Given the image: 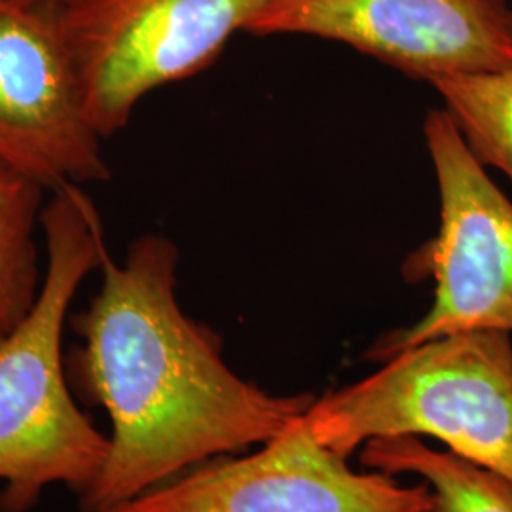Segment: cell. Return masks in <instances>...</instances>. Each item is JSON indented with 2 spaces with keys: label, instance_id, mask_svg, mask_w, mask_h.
I'll return each instance as SVG.
<instances>
[{
  "label": "cell",
  "instance_id": "obj_1",
  "mask_svg": "<svg viewBox=\"0 0 512 512\" xmlns=\"http://www.w3.org/2000/svg\"><path fill=\"white\" fill-rule=\"evenodd\" d=\"M179 251L148 234L124 262L109 249L101 287L69 319L80 344L65 357L78 399L109 414V456L80 512H103L209 459L262 446L300 420L315 395H274L239 378L220 338L179 306Z\"/></svg>",
  "mask_w": 512,
  "mask_h": 512
},
{
  "label": "cell",
  "instance_id": "obj_2",
  "mask_svg": "<svg viewBox=\"0 0 512 512\" xmlns=\"http://www.w3.org/2000/svg\"><path fill=\"white\" fill-rule=\"evenodd\" d=\"M46 266L37 302L0 338V512H29L50 486L76 497L101 473L109 437L74 401L61 353L69 308L107 251L103 220L80 186L42 207Z\"/></svg>",
  "mask_w": 512,
  "mask_h": 512
},
{
  "label": "cell",
  "instance_id": "obj_3",
  "mask_svg": "<svg viewBox=\"0 0 512 512\" xmlns=\"http://www.w3.org/2000/svg\"><path fill=\"white\" fill-rule=\"evenodd\" d=\"M384 363L315 399L302 420L317 442L349 459L368 440L423 435L512 478L511 334H446Z\"/></svg>",
  "mask_w": 512,
  "mask_h": 512
},
{
  "label": "cell",
  "instance_id": "obj_4",
  "mask_svg": "<svg viewBox=\"0 0 512 512\" xmlns=\"http://www.w3.org/2000/svg\"><path fill=\"white\" fill-rule=\"evenodd\" d=\"M270 0H54L84 109L105 139L148 92L198 74Z\"/></svg>",
  "mask_w": 512,
  "mask_h": 512
},
{
  "label": "cell",
  "instance_id": "obj_5",
  "mask_svg": "<svg viewBox=\"0 0 512 512\" xmlns=\"http://www.w3.org/2000/svg\"><path fill=\"white\" fill-rule=\"evenodd\" d=\"M425 139L435 165L440 226L404 264L410 281L433 277L435 300L410 329L387 334V361L433 338L467 330L512 332V203L486 175L446 110H431Z\"/></svg>",
  "mask_w": 512,
  "mask_h": 512
},
{
  "label": "cell",
  "instance_id": "obj_6",
  "mask_svg": "<svg viewBox=\"0 0 512 512\" xmlns=\"http://www.w3.org/2000/svg\"><path fill=\"white\" fill-rule=\"evenodd\" d=\"M302 418L258 452L209 459L103 512H435L425 482L353 471Z\"/></svg>",
  "mask_w": 512,
  "mask_h": 512
},
{
  "label": "cell",
  "instance_id": "obj_7",
  "mask_svg": "<svg viewBox=\"0 0 512 512\" xmlns=\"http://www.w3.org/2000/svg\"><path fill=\"white\" fill-rule=\"evenodd\" d=\"M247 33L338 40L423 82L512 69L507 0H270Z\"/></svg>",
  "mask_w": 512,
  "mask_h": 512
},
{
  "label": "cell",
  "instance_id": "obj_8",
  "mask_svg": "<svg viewBox=\"0 0 512 512\" xmlns=\"http://www.w3.org/2000/svg\"><path fill=\"white\" fill-rule=\"evenodd\" d=\"M101 141L50 4L0 0V165L52 192L105 183Z\"/></svg>",
  "mask_w": 512,
  "mask_h": 512
},
{
  "label": "cell",
  "instance_id": "obj_9",
  "mask_svg": "<svg viewBox=\"0 0 512 512\" xmlns=\"http://www.w3.org/2000/svg\"><path fill=\"white\" fill-rule=\"evenodd\" d=\"M366 469L412 473L431 488L435 512H512V478L454 452L429 448L420 437H385L361 446Z\"/></svg>",
  "mask_w": 512,
  "mask_h": 512
},
{
  "label": "cell",
  "instance_id": "obj_10",
  "mask_svg": "<svg viewBox=\"0 0 512 512\" xmlns=\"http://www.w3.org/2000/svg\"><path fill=\"white\" fill-rule=\"evenodd\" d=\"M42 192L0 165V338L29 315L42 287L35 238Z\"/></svg>",
  "mask_w": 512,
  "mask_h": 512
},
{
  "label": "cell",
  "instance_id": "obj_11",
  "mask_svg": "<svg viewBox=\"0 0 512 512\" xmlns=\"http://www.w3.org/2000/svg\"><path fill=\"white\" fill-rule=\"evenodd\" d=\"M427 84L444 99V110L476 160L503 171L512 183V69L444 74Z\"/></svg>",
  "mask_w": 512,
  "mask_h": 512
},
{
  "label": "cell",
  "instance_id": "obj_12",
  "mask_svg": "<svg viewBox=\"0 0 512 512\" xmlns=\"http://www.w3.org/2000/svg\"><path fill=\"white\" fill-rule=\"evenodd\" d=\"M4 2H12V4H19V6H42L54 0H4Z\"/></svg>",
  "mask_w": 512,
  "mask_h": 512
}]
</instances>
